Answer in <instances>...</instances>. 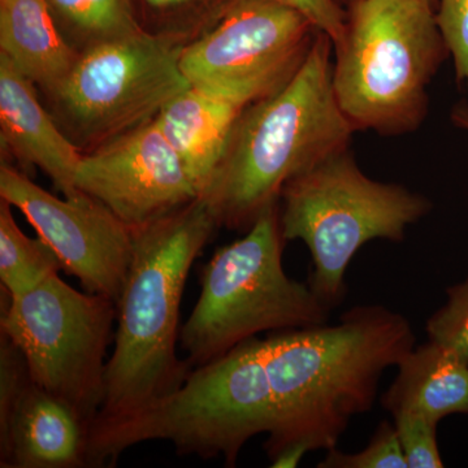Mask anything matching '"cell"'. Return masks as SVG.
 I'll list each match as a JSON object with an SVG mask.
<instances>
[{
	"label": "cell",
	"mask_w": 468,
	"mask_h": 468,
	"mask_svg": "<svg viewBox=\"0 0 468 468\" xmlns=\"http://www.w3.org/2000/svg\"><path fill=\"white\" fill-rule=\"evenodd\" d=\"M263 346L275 399L271 461L289 448H335L351 419L374 408L385 369L415 347V334L402 314L368 304L337 324L273 332Z\"/></svg>",
	"instance_id": "1"
},
{
	"label": "cell",
	"mask_w": 468,
	"mask_h": 468,
	"mask_svg": "<svg viewBox=\"0 0 468 468\" xmlns=\"http://www.w3.org/2000/svg\"><path fill=\"white\" fill-rule=\"evenodd\" d=\"M218 228L196 201L133 230V258L117 301L104 399L94 421L131 417L180 389L192 366L177 356L180 309L194 261Z\"/></svg>",
	"instance_id": "2"
},
{
	"label": "cell",
	"mask_w": 468,
	"mask_h": 468,
	"mask_svg": "<svg viewBox=\"0 0 468 468\" xmlns=\"http://www.w3.org/2000/svg\"><path fill=\"white\" fill-rule=\"evenodd\" d=\"M332 51L316 33L292 79L242 111L201 196L218 227L250 229L292 178L349 149L356 129L335 98Z\"/></svg>",
	"instance_id": "3"
},
{
	"label": "cell",
	"mask_w": 468,
	"mask_h": 468,
	"mask_svg": "<svg viewBox=\"0 0 468 468\" xmlns=\"http://www.w3.org/2000/svg\"><path fill=\"white\" fill-rule=\"evenodd\" d=\"M334 89L354 129L401 134L427 112V88L449 54L426 0H354L334 48Z\"/></svg>",
	"instance_id": "4"
},
{
	"label": "cell",
	"mask_w": 468,
	"mask_h": 468,
	"mask_svg": "<svg viewBox=\"0 0 468 468\" xmlns=\"http://www.w3.org/2000/svg\"><path fill=\"white\" fill-rule=\"evenodd\" d=\"M280 201L242 239L218 248L201 276V294L181 326L180 344L193 368L226 356L263 332L324 324L329 309L310 284L282 267Z\"/></svg>",
	"instance_id": "5"
},
{
	"label": "cell",
	"mask_w": 468,
	"mask_h": 468,
	"mask_svg": "<svg viewBox=\"0 0 468 468\" xmlns=\"http://www.w3.org/2000/svg\"><path fill=\"white\" fill-rule=\"evenodd\" d=\"M431 208L421 194L369 178L346 149L285 185L280 223L285 241L300 239L309 249V284L335 309L344 300L345 273L356 252L372 239L403 241L406 229Z\"/></svg>",
	"instance_id": "6"
},
{
	"label": "cell",
	"mask_w": 468,
	"mask_h": 468,
	"mask_svg": "<svg viewBox=\"0 0 468 468\" xmlns=\"http://www.w3.org/2000/svg\"><path fill=\"white\" fill-rule=\"evenodd\" d=\"M7 300L0 335L20 351L34 383L73 406L91 427L103 405L115 302L76 291L58 272Z\"/></svg>",
	"instance_id": "7"
},
{
	"label": "cell",
	"mask_w": 468,
	"mask_h": 468,
	"mask_svg": "<svg viewBox=\"0 0 468 468\" xmlns=\"http://www.w3.org/2000/svg\"><path fill=\"white\" fill-rule=\"evenodd\" d=\"M185 46V34L144 30L80 52L51 95L75 140L91 151L155 119L190 86L181 69Z\"/></svg>",
	"instance_id": "8"
},
{
	"label": "cell",
	"mask_w": 468,
	"mask_h": 468,
	"mask_svg": "<svg viewBox=\"0 0 468 468\" xmlns=\"http://www.w3.org/2000/svg\"><path fill=\"white\" fill-rule=\"evenodd\" d=\"M318 30L273 0H234L196 41L181 69L194 88L248 107L279 90L297 72Z\"/></svg>",
	"instance_id": "9"
},
{
	"label": "cell",
	"mask_w": 468,
	"mask_h": 468,
	"mask_svg": "<svg viewBox=\"0 0 468 468\" xmlns=\"http://www.w3.org/2000/svg\"><path fill=\"white\" fill-rule=\"evenodd\" d=\"M0 198L20 209L55 252L61 270L76 277L85 292L117 303L134 249L133 230L124 221L86 194L58 198L5 163Z\"/></svg>",
	"instance_id": "10"
},
{
	"label": "cell",
	"mask_w": 468,
	"mask_h": 468,
	"mask_svg": "<svg viewBox=\"0 0 468 468\" xmlns=\"http://www.w3.org/2000/svg\"><path fill=\"white\" fill-rule=\"evenodd\" d=\"M77 189L110 208L131 229L201 197L155 119L82 155Z\"/></svg>",
	"instance_id": "11"
},
{
	"label": "cell",
	"mask_w": 468,
	"mask_h": 468,
	"mask_svg": "<svg viewBox=\"0 0 468 468\" xmlns=\"http://www.w3.org/2000/svg\"><path fill=\"white\" fill-rule=\"evenodd\" d=\"M90 423L34 383L20 351L0 335V467H89Z\"/></svg>",
	"instance_id": "12"
},
{
	"label": "cell",
	"mask_w": 468,
	"mask_h": 468,
	"mask_svg": "<svg viewBox=\"0 0 468 468\" xmlns=\"http://www.w3.org/2000/svg\"><path fill=\"white\" fill-rule=\"evenodd\" d=\"M0 137L24 167H38L64 198L84 196L76 175L84 153L43 109L34 84L0 55Z\"/></svg>",
	"instance_id": "13"
},
{
	"label": "cell",
	"mask_w": 468,
	"mask_h": 468,
	"mask_svg": "<svg viewBox=\"0 0 468 468\" xmlns=\"http://www.w3.org/2000/svg\"><path fill=\"white\" fill-rule=\"evenodd\" d=\"M246 106L190 85L155 117L201 196L217 171L234 124Z\"/></svg>",
	"instance_id": "14"
},
{
	"label": "cell",
	"mask_w": 468,
	"mask_h": 468,
	"mask_svg": "<svg viewBox=\"0 0 468 468\" xmlns=\"http://www.w3.org/2000/svg\"><path fill=\"white\" fill-rule=\"evenodd\" d=\"M399 374L381 397L385 410L417 415L439 424L454 414H468V360L432 343L412 347L397 365Z\"/></svg>",
	"instance_id": "15"
},
{
	"label": "cell",
	"mask_w": 468,
	"mask_h": 468,
	"mask_svg": "<svg viewBox=\"0 0 468 468\" xmlns=\"http://www.w3.org/2000/svg\"><path fill=\"white\" fill-rule=\"evenodd\" d=\"M80 52L58 29L48 0H0V55L52 95Z\"/></svg>",
	"instance_id": "16"
},
{
	"label": "cell",
	"mask_w": 468,
	"mask_h": 468,
	"mask_svg": "<svg viewBox=\"0 0 468 468\" xmlns=\"http://www.w3.org/2000/svg\"><path fill=\"white\" fill-rule=\"evenodd\" d=\"M48 3L58 29L81 43V51L147 30L138 18L133 0H48Z\"/></svg>",
	"instance_id": "17"
},
{
	"label": "cell",
	"mask_w": 468,
	"mask_h": 468,
	"mask_svg": "<svg viewBox=\"0 0 468 468\" xmlns=\"http://www.w3.org/2000/svg\"><path fill=\"white\" fill-rule=\"evenodd\" d=\"M12 207L0 198V282L8 298L26 294L61 270L48 243L20 229Z\"/></svg>",
	"instance_id": "18"
},
{
	"label": "cell",
	"mask_w": 468,
	"mask_h": 468,
	"mask_svg": "<svg viewBox=\"0 0 468 468\" xmlns=\"http://www.w3.org/2000/svg\"><path fill=\"white\" fill-rule=\"evenodd\" d=\"M319 468H408L396 427L390 421L378 424L367 446L356 452L337 448L326 452Z\"/></svg>",
	"instance_id": "19"
},
{
	"label": "cell",
	"mask_w": 468,
	"mask_h": 468,
	"mask_svg": "<svg viewBox=\"0 0 468 468\" xmlns=\"http://www.w3.org/2000/svg\"><path fill=\"white\" fill-rule=\"evenodd\" d=\"M446 303L428 319V338L468 360V279L446 289Z\"/></svg>",
	"instance_id": "20"
},
{
	"label": "cell",
	"mask_w": 468,
	"mask_h": 468,
	"mask_svg": "<svg viewBox=\"0 0 468 468\" xmlns=\"http://www.w3.org/2000/svg\"><path fill=\"white\" fill-rule=\"evenodd\" d=\"M135 9H143L147 17L162 21L169 33L178 27L205 24L206 29L218 20L234 0H133Z\"/></svg>",
	"instance_id": "21"
},
{
	"label": "cell",
	"mask_w": 468,
	"mask_h": 468,
	"mask_svg": "<svg viewBox=\"0 0 468 468\" xmlns=\"http://www.w3.org/2000/svg\"><path fill=\"white\" fill-rule=\"evenodd\" d=\"M394 427L408 468H442L441 454L437 443V424L417 415L393 417Z\"/></svg>",
	"instance_id": "22"
},
{
	"label": "cell",
	"mask_w": 468,
	"mask_h": 468,
	"mask_svg": "<svg viewBox=\"0 0 468 468\" xmlns=\"http://www.w3.org/2000/svg\"><path fill=\"white\" fill-rule=\"evenodd\" d=\"M436 23L457 80L468 89V0H437Z\"/></svg>",
	"instance_id": "23"
},
{
	"label": "cell",
	"mask_w": 468,
	"mask_h": 468,
	"mask_svg": "<svg viewBox=\"0 0 468 468\" xmlns=\"http://www.w3.org/2000/svg\"><path fill=\"white\" fill-rule=\"evenodd\" d=\"M286 7L295 9L315 27L318 32L325 34L335 46L343 42L346 33L347 14L343 0H273Z\"/></svg>",
	"instance_id": "24"
},
{
	"label": "cell",
	"mask_w": 468,
	"mask_h": 468,
	"mask_svg": "<svg viewBox=\"0 0 468 468\" xmlns=\"http://www.w3.org/2000/svg\"><path fill=\"white\" fill-rule=\"evenodd\" d=\"M452 120L458 128L468 132V103L457 104L452 111Z\"/></svg>",
	"instance_id": "25"
},
{
	"label": "cell",
	"mask_w": 468,
	"mask_h": 468,
	"mask_svg": "<svg viewBox=\"0 0 468 468\" xmlns=\"http://www.w3.org/2000/svg\"><path fill=\"white\" fill-rule=\"evenodd\" d=\"M347 2H354V0H347ZM426 2L431 3V5H437V0H426Z\"/></svg>",
	"instance_id": "26"
}]
</instances>
